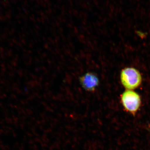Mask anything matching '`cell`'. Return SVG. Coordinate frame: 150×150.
I'll use <instances>...</instances> for the list:
<instances>
[{
    "label": "cell",
    "instance_id": "obj_1",
    "mask_svg": "<svg viewBox=\"0 0 150 150\" xmlns=\"http://www.w3.org/2000/svg\"><path fill=\"white\" fill-rule=\"evenodd\" d=\"M121 84L126 90H134L142 84V77L139 70L133 67H126L121 71Z\"/></svg>",
    "mask_w": 150,
    "mask_h": 150
},
{
    "label": "cell",
    "instance_id": "obj_2",
    "mask_svg": "<svg viewBox=\"0 0 150 150\" xmlns=\"http://www.w3.org/2000/svg\"><path fill=\"white\" fill-rule=\"evenodd\" d=\"M121 102L124 110L131 115H135L141 107L142 99L137 92L126 90L121 94Z\"/></svg>",
    "mask_w": 150,
    "mask_h": 150
},
{
    "label": "cell",
    "instance_id": "obj_3",
    "mask_svg": "<svg viewBox=\"0 0 150 150\" xmlns=\"http://www.w3.org/2000/svg\"><path fill=\"white\" fill-rule=\"evenodd\" d=\"M79 80L82 87L87 91H94L99 85V78L93 72L86 73L79 78Z\"/></svg>",
    "mask_w": 150,
    "mask_h": 150
}]
</instances>
